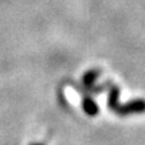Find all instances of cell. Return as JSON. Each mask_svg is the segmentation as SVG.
Instances as JSON below:
<instances>
[{"label": "cell", "instance_id": "obj_1", "mask_svg": "<svg viewBox=\"0 0 145 145\" xmlns=\"http://www.w3.org/2000/svg\"><path fill=\"white\" fill-rule=\"evenodd\" d=\"M116 113L118 116H132V114H141L145 113V99L136 98L132 101H128L125 104H120Z\"/></svg>", "mask_w": 145, "mask_h": 145}, {"label": "cell", "instance_id": "obj_2", "mask_svg": "<svg viewBox=\"0 0 145 145\" xmlns=\"http://www.w3.org/2000/svg\"><path fill=\"white\" fill-rule=\"evenodd\" d=\"M120 95H121V89L118 86H113L109 89V94H108V108L110 110L116 112L117 108L120 106Z\"/></svg>", "mask_w": 145, "mask_h": 145}, {"label": "cell", "instance_id": "obj_3", "mask_svg": "<svg viewBox=\"0 0 145 145\" xmlns=\"http://www.w3.org/2000/svg\"><path fill=\"white\" fill-rule=\"evenodd\" d=\"M82 109H83V112L88 114V116H90V117H95L99 113L98 105L95 104L94 99L91 97H89V95L82 98Z\"/></svg>", "mask_w": 145, "mask_h": 145}, {"label": "cell", "instance_id": "obj_4", "mask_svg": "<svg viewBox=\"0 0 145 145\" xmlns=\"http://www.w3.org/2000/svg\"><path fill=\"white\" fill-rule=\"evenodd\" d=\"M99 75H101V70H98V69H91V70H89V71H86L83 74L82 85L86 89H90L91 86L95 85V82H97V79L99 78Z\"/></svg>", "mask_w": 145, "mask_h": 145}, {"label": "cell", "instance_id": "obj_5", "mask_svg": "<svg viewBox=\"0 0 145 145\" xmlns=\"http://www.w3.org/2000/svg\"><path fill=\"white\" fill-rule=\"evenodd\" d=\"M30 145H44V144H40V142H35V144H30Z\"/></svg>", "mask_w": 145, "mask_h": 145}]
</instances>
